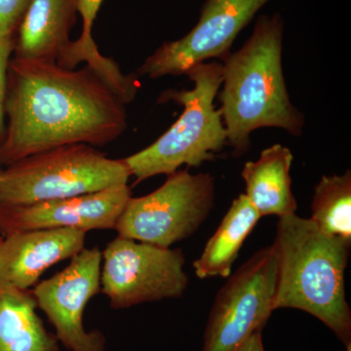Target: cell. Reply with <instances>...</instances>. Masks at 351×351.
I'll list each match as a JSON object with an SVG mask.
<instances>
[{
  "label": "cell",
  "instance_id": "6da1fadb",
  "mask_svg": "<svg viewBox=\"0 0 351 351\" xmlns=\"http://www.w3.org/2000/svg\"><path fill=\"white\" fill-rule=\"evenodd\" d=\"M125 104L89 66L11 58L0 166L60 145L104 147L125 132Z\"/></svg>",
  "mask_w": 351,
  "mask_h": 351
},
{
  "label": "cell",
  "instance_id": "7a4b0ae2",
  "mask_svg": "<svg viewBox=\"0 0 351 351\" xmlns=\"http://www.w3.org/2000/svg\"><path fill=\"white\" fill-rule=\"evenodd\" d=\"M284 27L280 13L258 16L250 38L223 60L219 110L235 157L248 152L257 129L302 135L304 115L291 101L283 73Z\"/></svg>",
  "mask_w": 351,
  "mask_h": 351
},
{
  "label": "cell",
  "instance_id": "3957f363",
  "mask_svg": "<svg viewBox=\"0 0 351 351\" xmlns=\"http://www.w3.org/2000/svg\"><path fill=\"white\" fill-rule=\"evenodd\" d=\"M278 255L274 308H295L317 318L341 343H351L346 294L350 245L295 214L279 218L274 242Z\"/></svg>",
  "mask_w": 351,
  "mask_h": 351
},
{
  "label": "cell",
  "instance_id": "277c9868",
  "mask_svg": "<svg viewBox=\"0 0 351 351\" xmlns=\"http://www.w3.org/2000/svg\"><path fill=\"white\" fill-rule=\"evenodd\" d=\"M186 75L195 83L193 89L169 90L158 100L173 101L184 107L177 121L154 144L122 159L136 182L173 174L182 165L199 167L228 145L223 119L214 104L223 82V64L204 62Z\"/></svg>",
  "mask_w": 351,
  "mask_h": 351
},
{
  "label": "cell",
  "instance_id": "5b68a950",
  "mask_svg": "<svg viewBox=\"0 0 351 351\" xmlns=\"http://www.w3.org/2000/svg\"><path fill=\"white\" fill-rule=\"evenodd\" d=\"M122 159H110L92 145H60L0 169V206H24L64 199L128 184Z\"/></svg>",
  "mask_w": 351,
  "mask_h": 351
},
{
  "label": "cell",
  "instance_id": "8992f818",
  "mask_svg": "<svg viewBox=\"0 0 351 351\" xmlns=\"http://www.w3.org/2000/svg\"><path fill=\"white\" fill-rule=\"evenodd\" d=\"M215 178L176 171L154 193L132 197L114 230L119 237L163 248L191 237L215 204Z\"/></svg>",
  "mask_w": 351,
  "mask_h": 351
},
{
  "label": "cell",
  "instance_id": "52a82bcc",
  "mask_svg": "<svg viewBox=\"0 0 351 351\" xmlns=\"http://www.w3.org/2000/svg\"><path fill=\"white\" fill-rule=\"evenodd\" d=\"M221 288L210 311L201 351H237L263 331L274 308L278 255L276 246L256 252Z\"/></svg>",
  "mask_w": 351,
  "mask_h": 351
},
{
  "label": "cell",
  "instance_id": "ba28073f",
  "mask_svg": "<svg viewBox=\"0 0 351 351\" xmlns=\"http://www.w3.org/2000/svg\"><path fill=\"white\" fill-rule=\"evenodd\" d=\"M184 265L181 249L117 237L101 252V292L115 309L177 299L189 285Z\"/></svg>",
  "mask_w": 351,
  "mask_h": 351
},
{
  "label": "cell",
  "instance_id": "9c48e42d",
  "mask_svg": "<svg viewBox=\"0 0 351 351\" xmlns=\"http://www.w3.org/2000/svg\"><path fill=\"white\" fill-rule=\"evenodd\" d=\"M271 0H205L199 20L184 38L167 41L147 57L141 75L160 78L181 75L207 60H223L233 41L256 14Z\"/></svg>",
  "mask_w": 351,
  "mask_h": 351
},
{
  "label": "cell",
  "instance_id": "30bf717a",
  "mask_svg": "<svg viewBox=\"0 0 351 351\" xmlns=\"http://www.w3.org/2000/svg\"><path fill=\"white\" fill-rule=\"evenodd\" d=\"M101 267L100 248H84L66 269L32 291L54 327L58 341L69 351H106L105 336L98 330L87 332L83 326L85 306L101 291Z\"/></svg>",
  "mask_w": 351,
  "mask_h": 351
},
{
  "label": "cell",
  "instance_id": "8fae6325",
  "mask_svg": "<svg viewBox=\"0 0 351 351\" xmlns=\"http://www.w3.org/2000/svg\"><path fill=\"white\" fill-rule=\"evenodd\" d=\"M132 197L128 184L75 197L43 201L24 206H0V234L43 228L89 232L114 230Z\"/></svg>",
  "mask_w": 351,
  "mask_h": 351
},
{
  "label": "cell",
  "instance_id": "7c38bea8",
  "mask_svg": "<svg viewBox=\"0 0 351 351\" xmlns=\"http://www.w3.org/2000/svg\"><path fill=\"white\" fill-rule=\"evenodd\" d=\"M86 233L71 228H43L10 233L0 244V281L29 290L44 271L85 248Z\"/></svg>",
  "mask_w": 351,
  "mask_h": 351
},
{
  "label": "cell",
  "instance_id": "4fadbf2b",
  "mask_svg": "<svg viewBox=\"0 0 351 351\" xmlns=\"http://www.w3.org/2000/svg\"><path fill=\"white\" fill-rule=\"evenodd\" d=\"M78 0H32L14 32L13 57L57 63L69 43Z\"/></svg>",
  "mask_w": 351,
  "mask_h": 351
},
{
  "label": "cell",
  "instance_id": "5bb4252c",
  "mask_svg": "<svg viewBox=\"0 0 351 351\" xmlns=\"http://www.w3.org/2000/svg\"><path fill=\"white\" fill-rule=\"evenodd\" d=\"M292 152L288 147L274 145L261 152L257 161H248L242 170L246 197L261 217L295 214L297 201L293 195L290 170Z\"/></svg>",
  "mask_w": 351,
  "mask_h": 351
},
{
  "label": "cell",
  "instance_id": "9a60e30c",
  "mask_svg": "<svg viewBox=\"0 0 351 351\" xmlns=\"http://www.w3.org/2000/svg\"><path fill=\"white\" fill-rule=\"evenodd\" d=\"M31 290L0 281V351H58V339L36 313Z\"/></svg>",
  "mask_w": 351,
  "mask_h": 351
},
{
  "label": "cell",
  "instance_id": "2e32d148",
  "mask_svg": "<svg viewBox=\"0 0 351 351\" xmlns=\"http://www.w3.org/2000/svg\"><path fill=\"white\" fill-rule=\"evenodd\" d=\"M262 218L246 195H240L221 219L197 260L193 263L198 278L225 277L232 274L233 263L239 257L242 245L258 219Z\"/></svg>",
  "mask_w": 351,
  "mask_h": 351
},
{
  "label": "cell",
  "instance_id": "e0dca14e",
  "mask_svg": "<svg viewBox=\"0 0 351 351\" xmlns=\"http://www.w3.org/2000/svg\"><path fill=\"white\" fill-rule=\"evenodd\" d=\"M311 221L329 237L351 243V172L324 176L314 188Z\"/></svg>",
  "mask_w": 351,
  "mask_h": 351
},
{
  "label": "cell",
  "instance_id": "ac0fdd59",
  "mask_svg": "<svg viewBox=\"0 0 351 351\" xmlns=\"http://www.w3.org/2000/svg\"><path fill=\"white\" fill-rule=\"evenodd\" d=\"M103 2L104 0H78V13L83 21L82 34L77 40L71 41L68 49L60 60V66L75 69L82 62H86L87 66L101 75H108L112 71L114 66L112 60L100 54L92 38V27Z\"/></svg>",
  "mask_w": 351,
  "mask_h": 351
},
{
  "label": "cell",
  "instance_id": "d6986e66",
  "mask_svg": "<svg viewBox=\"0 0 351 351\" xmlns=\"http://www.w3.org/2000/svg\"><path fill=\"white\" fill-rule=\"evenodd\" d=\"M32 0H0V36H14Z\"/></svg>",
  "mask_w": 351,
  "mask_h": 351
},
{
  "label": "cell",
  "instance_id": "ffe728a7",
  "mask_svg": "<svg viewBox=\"0 0 351 351\" xmlns=\"http://www.w3.org/2000/svg\"><path fill=\"white\" fill-rule=\"evenodd\" d=\"M14 38L11 36H0V145L5 133V113H4V101H5L7 71L9 62L13 55Z\"/></svg>",
  "mask_w": 351,
  "mask_h": 351
},
{
  "label": "cell",
  "instance_id": "44dd1931",
  "mask_svg": "<svg viewBox=\"0 0 351 351\" xmlns=\"http://www.w3.org/2000/svg\"><path fill=\"white\" fill-rule=\"evenodd\" d=\"M237 351H265L263 348L262 332H254Z\"/></svg>",
  "mask_w": 351,
  "mask_h": 351
},
{
  "label": "cell",
  "instance_id": "7402d4cb",
  "mask_svg": "<svg viewBox=\"0 0 351 351\" xmlns=\"http://www.w3.org/2000/svg\"><path fill=\"white\" fill-rule=\"evenodd\" d=\"M346 346V351H351V343H348Z\"/></svg>",
  "mask_w": 351,
  "mask_h": 351
},
{
  "label": "cell",
  "instance_id": "603a6c76",
  "mask_svg": "<svg viewBox=\"0 0 351 351\" xmlns=\"http://www.w3.org/2000/svg\"><path fill=\"white\" fill-rule=\"evenodd\" d=\"M3 235L0 234V244L2 243V241H3Z\"/></svg>",
  "mask_w": 351,
  "mask_h": 351
}]
</instances>
